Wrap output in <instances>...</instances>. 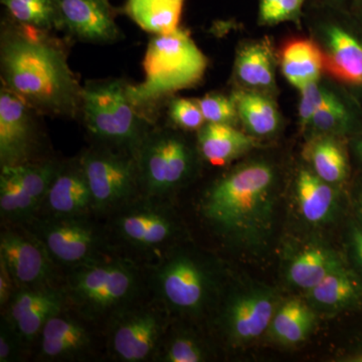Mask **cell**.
Here are the masks:
<instances>
[{
	"instance_id": "obj_1",
	"label": "cell",
	"mask_w": 362,
	"mask_h": 362,
	"mask_svg": "<svg viewBox=\"0 0 362 362\" xmlns=\"http://www.w3.org/2000/svg\"><path fill=\"white\" fill-rule=\"evenodd\" d=\"M2 87L37 113L80 115L82 86L68 63L66 47L51 32L6 18L0 37Z\"/></svg>"
},
{
	"instance_id": "obj_2",
	"label": "cell",
	"mask_w": 362,
	"mask_h": 362,
	"mask_svg": "<svg viewBox=\"0 0 362 362\" xmlns=\"http://www.w3.org/2000/svg\"><path fill=\"white\" fill-rule=\"evenodd\" d=\"M280 175L264 157L240 162L218 177L202 199V211L221 237L243 251H262L275 226Z\"/></svg>"
},
{
	"instance_id": "obj_3",
	"label": "cell",
	"mask_w": 362,
	"mask_h": 362,
	"mask_svg": "<svg viewBox=\"0 0 362 362\" xmlns=\"http://www.w3.org/2000/svg\"><path fill=\"white\" fill-rule=\"evenodd\" d=\"M209 59L187 30L152 35L144 59L145 78L139 84H128L131 101L142 113L166 98L194 87L206 75Z\"/></svg>"
},
{
	"instance_id": "obj_4",
	"label": "cell",
	"mask_w": 362,
	"mask_h": 362,
	"mask_svg": "<svg viewBox=\"0 0 362 362\" xmlns=\"http://www.w3.org/2000/svg\"><path fill=\"white\" fill-rule=\"evenodd\" d=\"M303 21L322 52L324 75L362 105V26L349 6L309 0Z\"/></svg>"
},
{
	"instance_id": "obj_5",
	"label": "cell",
	"mask_w": 362,
	"mask_h": 362,
	"mask_svg": "<svg viewBox=\"0 0 362 362\" xmlns=\"http://www.w3.org/2000/svg\"><path fill=\"white\" fill-rule=\"evenodd\" d=\"M120 78L89 81L82 89L80 115L88 132L104 146L134 156L148 134L149 122L131 101Z\"/></svg>"
},
{
	"instance_id": "obj_6",
	"label": "cell",
	"mask_w": 362,
	"mask_h": 362,
	"mask_svg": "<svg viewBox=\"0 0 362 362\" xmlns=\"http://www.w3.org/2000/svg\"><path fill=\"white\" fill-rule=\"evenodd\" d=\"M199 156L177 131L150 130L135 154L140 189L151 197L175 192L194 177Z\"/></svg>"
},
{
	"instance_id": "obj_7",
	"label": "cell",
	"mask_w": 362,
	"mask_h": 362,
	"mask_svg": "<svg viewBox=\"0 0 362 362\" xmlns=\"http://www.w3.org/2000/svg\"><path fill=\"white\" fill-rule=\"evenodd\" d=\"M80 162L92 194V209H115L140 189L136 159L128 152L100 147L86 152Z\"/></svg>"
},
{
	"instance_id": "obj_8",
	"label": "cell",
	"mask_w": 362,
	"mask_h": 362,
	"mask_svg": "<svg viewBox=\"0 0 362 362\" xmlns=\"http://www.w3.org/2000/svg\"><path fill=\"white\" fill-rule=\"evenodd\" d=\"M159 295L169 308L185 315H199L206 308L214 291L211 272L187 252L170 255L156 269Z\"/></svg>"
},
{
	"instance_id": "obj_9",
	"label": "cell",
	"mask_w": 362,
	"mask_h": 362,
	"mask_svg": "<svg viewBox=\"0 0 362 362\" xmlns=\"http://www.w3.org/2000/svg\"><path fill=\"white\" fill-rule=\"evenodd\" d=\"M70 294L90 313H102L120 306L133 296L137 277L132 267L122 262L84 264L71 274Z\"/></svg>"
},
{
	"instance_id": "obj_10",
	"label": "cell",
	"mask_w": 362,
	"mask_h": 362,
	"mask_svg": "<svg viewBox=\"0 0 362 362\" xmlns=\"http://www.w3.org/2000/svg\"><path fill=\"white\" fill-rule=\"evenodd\" d=\"M35 235L52 259L68 266L92 263L101 246L96 228L77 216H54L37 223Z\"/></svg>"
},
{
	"instance_id": "obj_11",
	"label": "cell",
	"mask_w": 362,
	"mask_h": 362,
	"mask_svg": "<svg viewBox=\"0 0 362 362\" xmlns=\"http://www.w3.org/2000/svg\"><path fill=\"white\" fill-rule=\"evenodd\" d=\"M280 303L277 293L264 286L233 294L223 314V328L230 341L246 345L268 332Z\"/></svg>"
},
{
	"instance_id": "obj_12",
	"label": "cell",
	"mask_w": 362,
	"mask_h": 362,
	"mask_svg": "<svg viewBox=\"0 0 362 362\" xmlns=\"http://www.w3.org/2000/svg\"><path fill=\"white\" fill-rule=\"evenodd\" d=\"M58 30L85 44L108 45L121 39L117 9L110 0H54Z\"/></svg>"
},
{
	"instance_id": "obj_13",
	"label": "cell",
	"mask_w": 362,
	"mask_h": 362,
	"mask_svg": "<svg viewBox=\"0 0 362 362\" xmlns=\"http://www.w3.org/2000/svg\"><path fill=\"white\" fill-rule=\"evenodd\" d=\"M32 107L11 90H0V164L30 162L37 144V121Z\"/></svg>"
},
{
	"instance_id": "obj_14",
	"label": "cell",
	"mask_w": 362,
	"mask_h": 362,
	"mask_svg": "<svg viewBox=\"0 0 362 362\" xmlns=\"http://www.w3.org/2000/svg\"><path fill=\"white\" fill-rule=\"evenodd\" d=\"M0 259L6 263L21 289L45 287L51 279L52 257L35 235L2 233Z\"/></svg>"
},
{
	"instance_id": "obj_15",
	"label": "cell",
	"mask_w": 362,
	"mask_h": 362,
	"mask_svg": "<svg viewBox=\"0 0 362 362\" xmlns=\"http://www.w3.org/2000/svg\"><path fill=\"white\" fill-rule=\"evenodd\" d=\"M277 52L270 40H247L235 52L232 80L235 90H255L276 96Z\"/></svg>"
},
{
	"instance_id": "obj_16",
	"label": "cell",
	"mask_w": 362,
	"mask_h": 362,
	"mask_svg": "<svg viewBox=\"0 0 362 362\" xmlns=\"http://www.w3.org/2000/svg\"><path fill=\"white\" fill-rule=\"evenodd\" d=\"M361 126L362 105L349 90L335 84L329 97L313 114L302 132L307 138L330 135L347 139Z\"/></svg>"
},
{
	"instance_id": "obj_17",
	"label": "cell",
	"mask_w": 362,
	"mask_h": 362,
	"mask_svg": "<svg viewBox=\"0 0 362 362\" xmlns=\"http://www.w3.org/2000/svg\"><path fill=\"white\" fill-rule=\"evenodd\" d=\"M117 228L124 240L145 249L161 246L173 240L176 232L175 218L157 206H136L121 214Z\"/></svg>"
},
{
	"instance_id": "obj_18",
	"label": "cell",
	"mask_w": 362,
	"mask_h": 362,
	"mask_svg": "<svg viewBox=\"0 0 362 362\" xmlns=\"http://www.w3.org/2000/svg\"><path fill=\"white\" fill-rule=\"evenodd\" d=\"M341 189L319 177L308 166H302L295 178V197L304 221L312 226H323L334 220Z\"/></svg>"
},
{
	"instance_id": "obj_19",
	"label": "cell",
	"mask_w": 362,
	"mask_h": 362,
	"mask_svg": "<svg viewBox=\"0 0 362 362\" xmlns=\"http://www.w3.org/2000/svg\"><path fill=\"white\" fill-rule=\"evenodd\" d=\"M160 334L161 324L156 314L136 312L117 324L112 349L123 361H145L156 349Z\"/></svg>"
},
{
	"instance_id": "obj_20",
	"label": "cell",
	"mask_w": 362,
	"mask_h": 362,
	"mask_svg": "<svg viewBox=\"0 0 362 362\" xmlns=\"http://www.w3.org/2000/svg\"><path fill=\"white\" fill-rule=\"evenodd\" d=\"M315 312L337 314L362 306V279L346 264L306 292Z\"/></svg>"
},
{
	"instance_id": "obj_21",
	"label": "cell",
	"mask_w": 362,
	"mask_h": 362,
	"mask_svg": "<svg viewBox=\"0 0 362 362\" xmlns=\"http://www.w3.org/2000/svg\"><path fill=\"white\" fill-rule=\"evenodd\" d=\"M45 202L54 216H82L93 207L92 194L80 159L59 166Z\"/></svg>"
},
{
	"instance_id": "obj_22",
	"label": "cell",
	"mask_w": 362,
	"mask_h": 362,
	"mask_svg": "<svg viewBox=\"0 0 362 362\" xmlns=\"http://www.w3.org/2000/svg\"><path fill=\"white\" fill-rule=\"evenodd\" d=\"M259 140L230 124L204 123L197 131L201 157L214 166H225L258 148Z\"/></svg>"
},
{
	"instance_id": "obj_23",
	"label": "cell",
	"mask_w": 362,
	"mask_h": 362,
	"mask_svg": "<svg viewBox=\"0 0 362 362\" xmlns=\"http://www.w3.org/2000/svg\"><path fill=\"white\" fill-rule=\"evenodd\" d=\"M303 157L306 165L326 182L340 188L349 183L351 156L345 138L330 135L308 137Z\"/></svg>"
},
{
	"instance_id": "obj_24",
	"label": "cell",
	"mask_w": 362,
	"mask_h": 362,
	"mask_svg": "<svg viewBox=\"0 0 362 362\" xmlns=\"http://www.w3.org/2000/svg\"><path fill=\"white\" fill-rule=\"evenodd\" d=\"M277 59L281 73L297 90L320 80L324 75L322 52L311 37L286 40L277 52Z\"/></svg>"
},
{
	"instance_id": "obj_25",
	"label": "cell",
	"mask_w": 362,
	"mask_h": 362,
	"mask_svg": "<svg viewBox=\"0 0 362 362\" xmlns=\"http://www.w3.org/2000/svg\"><path fill=\"white\" fill-rule=\"evenodd\" d=\"M232 96L243 130L256 139H270L283 126L275 96L255 90H235Z\"/></svg>"
},
{
	"instance_id": "obj_26",
	"label": "cell",
	"mask_w": 362,
	"mask_h": 362,
	"mask_svg": "<svg viewBox=\"0 0 362 362\" xmlns=\"http://www.w3.org/2000/svg\"><path fill=\"white\" fill-rule=\"evenodd\" d=\"M346 264L331 247L311 245L291 259L287 268V280L293 287L307 292Z\"/></svg>"
},
{
	"instance_id": "obj_27",
	"label": "cell",
	"mask_w": 362,
	"mask_h": 362,
	"mask_svg": "<svg viewBox=\"0 0 362 362\" xmlns=\"http://www.w3.org/2000/svg\"><path fill=\"white\" fill-rule=\"evenodd\" d=\"M315 318L316 312L306 300L292 298L279 305L268 332L280 344L295 346L311 334Z\"/></svg>"
},
{
	"instance_id": "obj_28",
	"label": "cell",
	"mask_w": 362,
	"mask_h": 362,
	"mask_svg": "<svg viewBox=\"0 0 362 362\" xmlns=\"http://www.w3.org/2000/svg\"><path fill=\"white\" fill-rule=\"evenodd\" d=\"M185 0H126L123 13L151 35H164L180 28Z\"/></svg>"
},
{
	"instance_id": "obj_29",
	"label": "cell",
	"mask_w": 362,
	"mask_h": 362,
	"mask_svg": "<svg viewBox=\"0 0 362 362\" xmlns=\"http://www.w3.org/2000/svg\"><path fill=\"white\" fill-rule=\"evenodd\" d=\"M6 18L45 32L58 30L54 0H0Z\"/></svg>"
},
{
	"instance_id": "obj_30",
	"label": "cell",
	"mask_w": 362,
	"mask_h": 362,
	"mask_svg": "<svg viewBox=\"0 0 362 362\" xmlns=\"http://www.w3.org/2000/svg\"><path fill=\"white\" fill-rule=\"evenodd\" d=\"M59 164L54 162L21 164L16 166H4L11 177L33 199L42 204L45 199L52 180L57 175Z\"/></svg>"
},
{
	"instance_id": "obj_31",
	"label": "cell",
	"mask_w": 362,
	"mask_h": 362,
	"mask_svg": "<svg viewBox=\"0 0 362 362\" xmlns=\"http://www.w3.org/2000/svg\"><path fill=\"white\" fill-rule=\"evenodd\" d=\"M40 204L21 189L11 175L1 168L0 209L2 216L11 221L28 220Z\"/></svg>"
},
{
	"instance_id": "obj_32",
	"label": "cell",
	"mask_w": 362,
	"mask_h": 362,
	"mask_svg": "<svg viewBox=\"0 0 362 362\" xmlns=\"http://www.w3.org/2000/svg\"><path fill=\"white\" fill-rule=\"evenodd\" d=\"M309 0H259L258 23L275 26L284 23L301 25Z\"/></svg>"
},
{
	"instance_id": "obj_33",
	"label": "cell",
	"mask_w": 362,
	"mask_h": 362,
	"mask_svg": "<svg viewBox=\"0 0 362 362\" xmlns=\"http://www.w3.org/2000/svg\"><path fill=\"white\" fill-rule=\"evenodd\" d=\"M63 305L64 295L61 293L49 301L25 312L16 323L11 324L18 331L21 339L30 341L42 332L45 324L49 318L61 313Z\"/></svg>"
},
{
	"instance_id": "obj_34",
	"label": "cell",
	"mask_w": 362,
	"mask_h": 362,
	"mask_svg": "<svg viewBox=\"0 0 362 362\" xmlns=\"http://www.w3.org/2000/svg\"><path fill=\"white\" fill-rule=\"evenodd\" d=\"M335 83L329 80H320L307 85L299 90L300 99L298 104V120L300 129L303 131L311 117L324 104L332 92Z\"/></svg>"
},
{
	"instance_id": "obj_35",
	"label": "cell",
	"mask_w": 362,
	"mask_h": 362,
	"mask_svg": "<svg viewBox=\"0 0 362 362\" xmlns=\"http://www.w3.org/2000/svg\"><path fill=\"white\" fill-rule=\"evenodd\" d=\"M206 123L230 124L239 122L237 107L232 95L226 96L220 93H211L197 99Z\"/></svg>"
},
{
	"instance_id": "obj_36",
	"label": "cell",
	"mask_w": 362,
	"mask_h": 362,
	"mask_svg": "<svg viewBox=\"0 0 362 362\" xmlns=\"http://www.w3.org/2000/svg\"><path fill=\"white\" fill-rule=\"evenodd\" d=\"M61 292L52 289L49 286L37 288H23L21 291L14 293L8 303V317L7 320L16 323L25 312L49 301L52 298L58 296Z\"/></svg>"
},
{
	"instance_id": "obj_37",
	"label": "cell",
	"mask_w": 362,
	"mask_h": 362,
	"mask_svg": "<svg viewBox=\"0 0 362 362\" xmlns=\"http://www.w3.org/2000/svg\"><path fill=\"white\" fill-rule=\"evenodd\" d=\"M169 117L176 127L185 131H199L206 123L197 100L175 98L169 103Z\"/></svg>"
},
{
	"instance_id": "obj_38",
	"label": "cell",
	"mask_w": 362,
	"mask_h": 362,
	"mask_svg": "<svg viewBox=\"0 0 362 362\" xmlns=\"http://www.w3.org/2000/svg\"><path fill=\"white\" fill-rule=\"evenodd\" d=\"M40 334L42 338H63L84 345L89 343V335L81 324L71 319L59 316V314L52 316L47 320Z\"/></svg>"
},
{
	"instance_id": "obj_39",
	"label": "cell",
	"mask_w": 362,
	"mask_h": 362,
	"mask_svg": "<svg viewBox=\"0 0 362 362\" xmlns=\"http://www.w3.org/2000/svg\"><path fill=\"white\" fill-rule=\"evenodd\" d=\"M206 361V354L194 337L178 335L169 342L164 352L163 361L201 362Z\"/></svg>"
},
{
	"instance_id": "obj_40",
	"label": "cell",
	"mask_w": 362,
	"mask_h": 362,
	"mask_svg": "<svg viewBox=\"0 0 362 362\" xmlns=\"http://www.w3.org/2000/svg\"><path fill=\"white\" fill-rule=\"evenodd\" d=\"M346 247L350 267L362 279V223L354 216L347 226Z\"/></svg>"
},
{
	"instance_id": "obj_41",
	"label": "cell",
	"mask_w": 362,
	"mask_h": 362,
	"mask_svg": "<svg viewBox=\"0 0 362 362\" xmlns=\"http://www.w3.org/2000/svg\"><path fill=\"white\" fill-rule=\"evenodd\" d=\"M86 345L82 343L70 339H63V338H42L40 350H42V356L47 358L54 359L77 354Z\"/></svg>"
},
{
	"instance_id": "obj_42",
	"label": "cell",
	"mask_w": 362,
	"mask_h": 362,
	"mask_svg": "<svg viewBox=\"0 0 362 362\" xmlns=\"http://www.w3.org/2000/svg\"><path fill=\"white\" fill-rule=\"evenodd\" d=\"M21 340V337L13 324L7 319L2 320L0 330V361H11L16 358Z\"/></svg>"
},
{
	"instance_id": "obj_43",
	"label": "cell",
	"mask_w": 362,
	"mask_h": 362,
	"mask_svg": "<svg viewBox=\"0 0 362 362\" xmlns=\"http://www.w3.org/2000/svg\"><path fill=\"white\" fill-rule=\"evenodd\" d=\"M14 282L13 275L4 261L0 259V304L6 306L11 302L14 295Z\"/></svg>"
},
{
	"instance_id": "obj_44",
	"label": "cell",
	"mask_w": 362,
	"mask_h": 362,
	"mask_svg": "<svg viewBox=\"0 0 362 362\" xmlns=\"http://www.w3.org/2000/svg\"><path fill=\"white\" fill-rule=\"evenodd\" d=\"M351 202L354 216L362 223V169L359 168L351 182Z\"/></svg>"
},
{
	"instance_id": "obj_45",
	"label": "cell",
	"mask_w": 362,
	"mask_h": 362,
	"mask_svg": "<svg viewBox=\"0 0 362 362\" xmlns=\"http://www.w3.org/2000/svg\"><path fill=\"white\" fill-rule=\"evenodd\" d=\"M350 156L356 159L359 168L362 169V126L354 134L347 138Z\"/></svg>"
},
{
	"instance_id": "obj_46",
	"label": "cell",
	"mask_w": 362,
	"mask_h": 362,
	"mask_svg": "<svg viewBox=\"0 0 362 362\" xmlns=\"http://www.w3.org/2000/svg\"><path fill=\"white\" fill-rule=\"evenodd\" d=\"M349 9L354 18L362 26V0H351L349 4Z\"/></svg>"
},
{
	"instance_id": "obj_47",
	"label": "cell",
	"mask_w": 362,
	"mask_h": 362,
	"mask_svg": "<svg viewBox=\"0 0 362 362\" xmlns=\"http://www.w3.org/2000/svg\"><path fill=\"white\" fill-rule=\"evenodd\" d=\"M345 361L350 362H362V346L354 350L351 354H349L344 359Z\"/></svg>"
},
{
	"instance_id": "obj_48",
	"label": "cell",
	"mask_w": 362,
	"mask_h": 362,
	"mask_svg": "<svg viewBox=\"0 0 362 362\" xmlns=\"http://www.w3.org/2000/svg\"><path fill=\"white\" fill-rule=\"evenodd\" d=\"M324 4H333V6H349L351 0H317Z\"/></svg>"
}]
</instances>
